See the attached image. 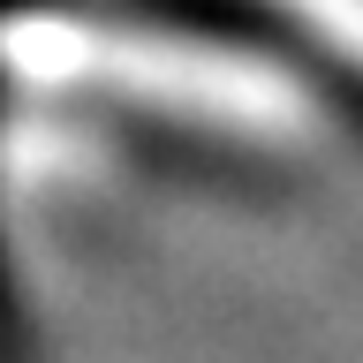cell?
<instances>
[{
    "label": "cell",
    "mask_w": 363,
    "mask_h": 363,
    "mask_svg": "<svg viewBox=\"0 0 363 363\" xmlns=\"http://www.w3.org/2000/svg\"><path fill=\"white\" fill-rule=\"evenodd\" d=\"M288 8H295V16H311L333 45H348V53L363 61V0H288Z\"/></svg>",
    "instance_id": "1"
}]
</instances>
